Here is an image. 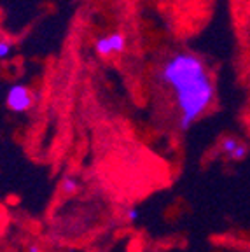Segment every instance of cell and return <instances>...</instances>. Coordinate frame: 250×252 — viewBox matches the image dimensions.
<instances>
[{
    "label": "cell",
    "instance_id": "cell-1",
    "mask_svg": "<svg viewBox=\"0 0 250 252\" xmlns=\"http://www.w3.org/2000/svg\"><path fill=\"white\" fill-rule=\"evenodd\" d=\"M163 79L175 93L180 130H189L214 98V86L205 65L194 55L179 53L164 65Z\"/></svg>",
    "mask_w": 250,
    "mask_h": 252
},
{
    "label": "cell",
    "instance_id": "cell-2",
    "mask_svg": "<svg viewBox=\"0 0 250 252\" xmlns=\"http://www.w3.org/2000/svg\"><path fill=\"white\" fill-rule=\"evenodd\" d=\"M5 103H7L9 110L16 112V114H23L33 103V96H31V91L28 90L23 84H14L11 90L7 91V96H5Z\"/></svg>",
    "mask_w": 250,
    "mask_h": 252
},
{
    "label": "cell",
    "instance_id": "cell-3",
    "mask_svg": "<svg viewBox=\"0 0 250 252\" xmlns=\"http://www.w3.org/2000/svg\"><path fill=\"white\" fill-rule=\"evenodd\" d=\"M81 189H82L81 181L77 177H74V175H65L62 179V182H60V193L66 198L77 196L81 193Z\"/></svg>",
    "mask_w": 250,
    "mask_h": 252
},
{
    "label": "cell",
    "instance_id": "cell-4",
    "mask_svg": "<svg viewBox=\"0 0 250 252\" xmlns=\"http://www.w3.org/2000/svg\"><path fill=\"white\" fill-rule=\"evenodd\" d=\"M240 140L236 137H224L222 142H220V151H222V154L226 158H229L231 154H233V151L238 147Z\"/></svg>",
    "mask_w": 250,
    "mask_h": 252
},
{
    "label": "cell",
    "instance_id": "cell-5",
    "mask_svg": "<svg viewBox=\"0 0 250 252\" xmlns=\"http://www.w3.org/2000/svg\"><path fill=\"white\" fill-rule=\"evenodd\" d=\"M107 39H109V44H110V47H112V51L121 53L123 49H125V37H123L121 33H112V35H109Z\"/></svg>",
    "mask_w": 250,
    "mask_h": 252
},
{
    "label": "cell",
    "instance_id": "cell-6",
    "mask_svg": "<svg viewBox=\"0 0 250 252\" xmlns=\"http://www.w3.org/2000/svg\"><path fill=\"white\" fill-rule=\"evenodd\" d=\"M140 217H142V214L137 207H128V209L125 210V220L128 224H137L138 220H140Z\"/></svg>",
    "mask_w": 250,
    "mask_h": 252
},
{
    "label": "cell",
    "instance_id": "cell-7",
    "mask_svg": "<svg viewBox=\"0 0 250 252\" xmlns=\"http://www.w3.org/2000/svg\"><path fill=\"white\" fill-rule=\"evenodd\" d=\"M96 51L100 53L102 56H107V55H110V53H112V47H110L109 39H107V37H102V39L96 42Z\"/></svg>",
    "mask_w": 250,
    "mask_h": 252
},
{
    "label": "cell",
    "instance_id": "cell-8",
    "mask_svg": "<svg viewBox=\"0 0 250 252\" xmlns=\"http://www.w3.org/2000/svg\"><path fill=\"white\" fill-rule=\"evenodd\" d=\"M11 51V44L5 42V40H0V58H5Z\"/></svg>",
    "mask_w": 250,
    "mask_h": 252
},
{
    "label": "cell",
    "instance_id": "cell-9",
    "mask_svg": "<svg viewBox=\"0 0 250 252\" xmlns=\"http://www.w3.org/2000/svg\"><path fill=\"white\" fill-rule=\"evenodd\" d=\"M27 252H44V251L39 242H30V244L27 245Z\"/></svg>",
    "mask_w": 250,
    "mask_h": 252
}]
</instances>
